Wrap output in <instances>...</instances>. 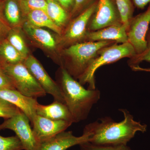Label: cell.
<instances>
[{
	"label": "cell",
	"mask_w": 150,
	"mask_h": 150,
	"mask_svg": "<svg viewBox=\"0 0 150 150\" xmlns=\"http://www.w3.org/2000/svg\"><path fill=\"white\" fill-rule=\"evenodd\" d=\"M124 119L116 122L110 117L100 118L85 127L83 133L89 135V142L96 145H127L138 132L144 133L147 126L135 121L126 109H120Z\"/></svg>",
	"instance_id": "obj_1"
},
{
	"label": "cell",
	"mask_w": 150,
	"mask_h": 150,
	"mask_svg": "<svg viewBox=\"0 0 150 150\" xmlns=\"http://www.w3.org/2000/svg\"><path fill=\"white\" fill-rule=\"evenodd\" d=\"M58 76L57 83L74 123L84 121L88 117L93 105L100 99V91L96 88H85L63 67L60 69Z\"/></svg>",
	"instance_id": "obj_2"
},
{
	"label": "cell",
	"mask_w": 150,
	"mask_h": 150,
	"mask_svg": "<svg viewBox=\"0 0 150 150\" xmlns=\"http://www.w3.org/2000/svg\"><path fill=\"white\" fill-rule=\"evenodd\" d=\"M115 43L113 41H85L63 48L64 62L62 67L75 79H79L96 57L100 49Z\"/></svg>",
	"instance_id": "obj_3"
},
{
	"label": "cell",
	"mask_w": 150,
	"mask_h": 150,
	"mask_svg": "<svg viewBox=\"0 0 150 150\" xmlns=\"http://www.w3.org/2000/svg\"><path fill=\"white\" fill-rule=\"evenodd\" d=\"M136 55L134 47L129 42L121 44L114 43L104 47L100 50L91 64L79 78V82L82 85L88 84L89 89H95V74L98 68L123 58L130 59Z\"/></svg>",
	"instance_id": "obj_4"
},
{
	"label": "cell",
	"mask_w": 150,
	"mask_h": 150,
	"mask_svg": "<svg viewBox=\"0 0 150 150\" xmlns=\"http://www.w3.org/2000/svg\"><path fill=\"white\" fill-rule=\"evenodd\" d=\"M1 65L18 91L25 96L34 98L46 96V93L23 63Z\"/></svg>",
	"instance_id": "obj_5"
},
{
	"label": "cell",
	"mask_w": 150,
	"mask_h": 150,
	"mask_svg": "<svg viewBox=\"0 0 150 150\" xmlns=\"http://www.w3.org/2000/svg\"><path fill=\"white\" fill-rule=\"evenodd\" d=\"M96 4L97 2L70 21L59 40V43L64 48L84 41L89 21L95 10Z\"/></svg>",
	"instance_id": "obj_6"
},
{
	"label": "cell",
	"mask_w": 150,
	"mask_h": 150,
	"mask_svg": "<svg viewBox=\"0 0 150 150\" xmlns=\"http://www.w3.org/2000/svg\"><path fill=\"white\" fill-rule=\"evenodd\" d=\"M122 24L115 0H97L95 10L89 21L88 31Z\"/></svg>",
	"instance_id": "obj_7"
},
{
	"label": "cell",
	"mask_w": 150,
	"mask_h": 150,
	"mask_svg": "<svg viewBox=\"0 0 150 150\" xmlns=\"http://www.w3.org/2000/svg\"><path fill=\"white\" fill-rule=\"evenodd\" d=\"M150 25V3L146 10L131 19L126 32L128 42L134 47L136 55L147 48L146 36Z\"/></svg>",
	"instance_id": "obj_8"
},
{
	"label": "cell",
	"mask_w": 150,
	"mask_h": 150,
	"mask_svg": "<svg viewBox=\"0 0 150 150\" xmlns=\"http://www.w3.org/2000/svg\"><path fill=\"white\" fill-rule=\"evenodd\" d=\"M30 120L23 112L6 119L0 124V131L8 129L13 131L20 140L24 150H36L39 143L35 140Z\"/></svg>",
	"instance_id": "obj_9"
},
{
	"label": "cell",
	"mask_w": 150,
	"mask_h": 150,
	"mask_svg": "<svg viewBox=\"0 0 150 150\" xmlns=\"http://www.w3.org/2000/svg\"><path fill=\"white\" fill-rule=\"evenodd\" d=\"M23 64L46 94L51 95L54 97V100L65 103L59 85L51 79L44 67L35 57L28 55Z\"/></svg>",
	"instance_id": "obj_10"
},
{
	"label": "cell",
	"mask_w": 150,
	"mask_h": 150,
	"mask_svg": "<svg viewBox=\"0 0 150 150\" xmlns=\"http://www.w3.org/2000/svg\"><path fill=\"white\" fill-rule=\"evenodd\" d=\"M72 123L68 121L51 120L37 115L31 123L34 138L39 143L66 131Z\"/></svg>",
	"instance_id": "obj_11"
},
{
	"label": "cell",
	"mask_w": 150,
	"mask_h": 150,
	"mask_svg": "<svg viewBox=\"0 0 150 150\" xmlns=\"http://www.w3.org/2000/svg\"><path fill=\"white\" fill-rule=\"evenodd\" d=\"M89 141V135L86 133H83L80 137H76L72 131H64L39 143L36 150H67L73 146Z\"/></svg>",
	"instance_id": "obj_12"
},
{
	"label": "cell",
	"mask_w": 150,
	"mask_h": 150,
	"mask_svg": "<svg viewBox=\"0 0 150 150\" xmlns=\"http://www.w3.org/2000/svg\"><path fill=\"white\" fill-rule=\"evenodd\" d=\"M0 98L18 108L28 117L31 123L37 115L36 107L38 103L37 98L25 96L16 89L8 88L0 89Z\"/></svg>",
	"instance_id": "obj_13"
},
{
	"label": "cell",
	"mask_w": 150,
	"mask_h": 150,
	"mask_svg": "<svg viewBox=\"0 0 150 150\" xmlns=\"http://www.w3.org/2000/svg\"><path fill=\"white\" fill-rule=\"evenodd\" d=\"M126 30V26L122 24L110 25L95 31H88L84 42L109 41L118 44L126 43L128 42Z\"/></svg>",
	"instance_id": "obj_14"
},
{
	"label": "cell",
	"mask_w": 150,
	"mask_h": 150,
	"mask_svg": "<svg viewBox=\"0 0 150 150\" xmlns=\"http://www.w3.org/2000/svg\"><path fill=\"white\" fill-rule=\"evenodd\" d=\"M23 30L28 37L40 48L48 51L56 50L58 42L48 30L36 27L25 21L23 25Z\"/></svg>",
	"instance_id": "obj_15"
},
{
	"label": "cell",
	"mask_w": 150,
	"mask_h": 150,
	"mask_svg": "<svg viewBox=\"0 0 150 150\" xmlns=\"http://www.w3.org/2000/svg\"><path fill=\"white\" fill-rule=\"evenodd\" d=\"M36 113L37 115L51 120L68 121L74 123L72 117L67 105L57 100H54L48 105L38 103Z\"/></svg>",
	"instance_id": "obj_16"
},
{
	"label": "cell",
	"mask_w": 150,
	"mask_h": 150,
	"mask_svg": "<svg viewBox=\"0 0 150 150\" xmlns=\"http://www.w3.org/2000/svg\"><path fill=\"white\" fill-rule=\"evenodd\" d=\"M27 21L36 27H46L61 35L64 30L54 22L45 11L36 10L29 12L26 15Z\"/></svg>",
	"instance_id": "obj_17"
},
{
	"label": "cell",
	"mask_w": 150,
	"mask_h": 150,
	"mask_svg": "<svg viewBox=\"0 0 150 150\" xmlns=\"http://www.w3.org/2000/svg\"><path fill=\"white\" fill-rule=\"evenodd\" d=\"M46 12L49 17L57 25L65 28L71 20V14L56 0H46Z\"/></svg>",
	"instance_id": "obj_18"
},
{
	"label": "cell",
	"mask_w": 150,
	"mask_h": 150,
	"mask_svg": "<svg viewBox=\"0 0 150 150\" xmlns=\"http://www.w3.org/2000/svg\"><path fill=\"white\" fill-rule=\"evenodd\" d=\"M22 11L16 0H6L4 17L11 28H19L22 25Z\"/></svg>",
	"instance_id": "obj_19"
},
{
	"label": "cell",
	"mask_w": 150,
	"mask_h": 150,
	"mask_svg": "<svg viewBox=\"0 0 150 150\" xmlns=\"http://www.w3.org/2000/svg\"><path fill=\"white\" fill-rule=\"evenodd\" d=\"M25 57L16 49L6 38L0 41V64H14L23 63Z\"/></svg>",
	"instance_id": "obj_20"
},
{
	"label": "cell",
	"mask_w": 150,
	"mask_h": 150,
	"mask_svg": "<svg viewBox=\"0 0 150 150\" xmlns=\"http://www.w3.org/2000/svg\"><path fill=\"white\" fill-rule=\"evenodd\" d=\"M6 38L25 58L30 55L28 48L19 28H11Z\"/></svg>",
	"instance_id": "obj_21"
},
{
	"label": "cell",
	"mask_w": 150,
	"mask_h": 150,
	"mask_svg": "<svg viewBox=\"0 0 150 150\" xmlns=\"http://www.w3.org/2000/svg\"><path fill=\"white\" fill-rule=\"evenodd\" d=\"M121 16L122 23L127 28L129 22L133 18L134 6L132 0H115Z\"/></svg>",
	"instance_id": "obj_22"
},
{
	"label": "cell",
	"mask_w": 150,
	"mask_h": 150,
	"mask_svg": "<svg viewBox=\"0 0 150 150\" xmlns=\"http://www.w3.org/2000/svg\"><path fill=\"white\" fill-rule=\"evenodd\" d=\"M19 4L22 11L25 15L36 10L46 11L47 6L46 0H20Z\"/></svg>",
	"instance_id": "obj_23"
},
{
	"label": "cell",
	"mask_w": 150,
	"mask_h": 150,
	"mask_svg": "<svg viewBox=\"0 0 150 150\" xmlns=\"http://www.w3.org/2000/svg\"><path fill=\"white\" fill-rule=\"evenodd\" d=\"M22 150L24 148L16 136L6 137L0 135V150Z\"/></svg>",
	"instance_id": "obj_24"
},
{
	"label": "cell",
	"mask_w": 150,
	"mask_h": 150,
	"mask_svg": "<svg viewBox=\"0 0 150 150\" xmlns=\"http://www.w3.org/2000/svg\"><path fill=\"white\" fill-rule=\"evenodd\" d=\"M21 112V110L14 105L0 98V118L6 120Z\"/></svg>",
	"instance_id": "obj_25"
},
{
	"label": "cell",
	"mask_w": 150,
	"mask_h": 150,
	"mask_svg": "<svg viewBox=\"0 0 150 150\" xmlns=\"http://www.w3.org/2000/svg\"><path fill=\"white\" fill-rule=\"evenodd\" d=\"M79 146L81 150H132L125 144L96 145L86 142Z\"/></svg>",
	"instance_id": "obj_26"
},
{
	"label": "cell",
	"mask_w": 150,
	"mask_h": 150,
	"mask_svg": "<svg viewBox=\"0 0 150 150\" xmlns=\"http://www.w3.org/2000/svg\"><path fill=\"white\" fill-rule=\"evenodd\" d=\"M147 41V48L142 54L136 55L132 58L129 59L128 64L130 68L139 66L142 62H150V38H146Z\"/></svg>",
	"instance_id": "obj_27"
},
{
	"label": "cell",
	"mask_w": 150,
	"mask_h": 150,
	"mask_svg": "<svg viewBox=\"0 0 150 150\" xmlns=\"http://www.w3.org/2000/svg\"><path fill=\"white\" fill-rule=\"evenodd\" d=\"M97 1V0H74V7L70 13L71 18L77 16Z\"/></svg>",
	"instance_id": "obj_28"
},
{
	"label": "cell",
	"mask_w": 150,
	"mask_h": 150,
	"mask_svg": "<svg viewBox=\"0 0 150 150\" xmlns=\"http://www.w3.org/2000/svg\"><path fill=\"white\" fill-rule=\"evenodd\" d=\"M5 88L16 89L11 78L0 64V89Z\"/></svg>",
	"instance_id": "obj_29"
},
{
	"label": "cell",
	"mask_w": 150,
	"mask_h": 150,
	"mask_svg": "<svg viewBox=\"0 0 150 150\" xmlns=\"http://www.w3.org/2000/svg\"><path fill=\"white\" fill-rule=\"evenodd\" d=\"M11 28L0 11V41L5 39Z\"/></svg>",
	"instance_id": "obj_30"
},
{
	"label": "cell",
	"mask_w": 150,
	"mask_h": 150,
	"mask_svg": "<svg viewBox=\"0 0 150 150\" xmlns=\"http://www.w3.org/2000/svg\"><path fill=\"white\" fill-rule=\"evenodd\" d=\"M61 6L71 13L74 4V0H56Z\"/></svg>",
	"instance_id": "obj_31"
},
{
	"label": "cell",
	"mask_w": 150,
	"mask_h": 150,
	"mask_svg": "<svg viewBox=\"0 0 150 150\" xmlns=\"http://www.w3.org/2000/svg\"><path fill=\"white\" fill-rule=\"evenodd\" d=\"M134 6L139 9H143L150 3V0H132Z\"/></svg>",
	"instance_id": "obj_32"
},
{
	"label": "cell",
	"mask_w": 150,
	"mask_h": 150,
	"mask_svg": "<svg viewBox=\"0 0 150 150\" xmlns=\"http://www.w3.org/2000/svg\"><path fill=\"white\" fill-rule=\"evenodd\" d=\"M133 71H145L150 72V68H143L139 66H137L131 68Z\"/></svg>",
	"instance_id": "obj_33"
},
{
	"label": "cell",
	"mask_w": 150,
	"mask_h": 150,
	"mask_svg": "<svg viewBox=\"0 0 150 150\" xmlns=\"http://www.w3.org/2000/svg\"><path fill=\"white\" fill-rule=\"evenodd\" d=\"M146 38H150V25L149 30H148Z\"/></svg>",
	"instance_id": "obj_34"
}]
</instances>
